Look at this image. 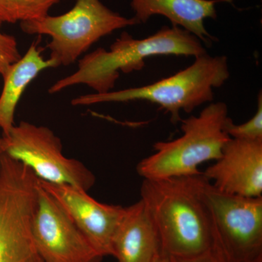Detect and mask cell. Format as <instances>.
I'll return each instance as SVG.
<instances>
[{"mask_svg":"<svg viewBox=\"0 0 262 262\" xmlns=\"http://www.w3.org/2000/svg\"><path fill=\"white\" fill-rule=\"evenodd\" d=\"M63 0H0V23L15 24L49 15L50 10Z\"/></svg>","mask_w":262,"mask_h":262,"instance_id":"9a60e30c","label":"cell"},{"mask_svg":"<svg viewBox=\"0 0 262 262\" xmlns=\"http://www.w3.org/2000/svg\"><path fill=\"white\" fill-rule=\"evenodd\" d=\"M250 262H262V256Z\"/></svg>","mask_w":262,"mask_h":262,"instance_id":"44dd1931","label":"cell"},{"mask_svg":"<svg viewBox=\"0 0 262 262\" xmlns=\"http://www.w3.org/2000/svg\"><path fill=\"white\" fill-rule=\"evenodd\" d=\"M32 235L44 262H96L102 258L39 179Z\"/></svg>","mask_w":262,"mask_h":262,"instance_id":"9c48e42d","label":"cell"},{"mask_svg":"<svg viewBox=\"0 0 262 262\" xmlns=\"http://www.w3.org/2000/svg\"><path fill=\"white\" fill-rule=\"evenodd\" d=\"M96 262H101V259L98 260V261H96Z\"/></svg>","mask_w":262,"mask_h":262,"instance_id":"7402d4cb","label":"cell"},{"mask_svg":"<svg viewBox=\"0 0 262 262\" xmlns=\"http://www.w3.org/2000/svg\"><path fill=\"white\" fill-rule=\"evenodd\" d=\"M38 179L23 164L0 158V262H44L32 235Z\"/></svg>","mask_w":262,"mask_h":262,"instance_id":"8992f818","label":"cell"},{"mask_svg":"<svg viewBox=\"0 0 262 262\" xmlns=\"http://www.w3.org/2000/svg\"><path fill=\"white\" fill-rule=\"evenodd\" d=\"M58 67L55 60L44 59L37 42H33L26 54L10 66L3 77L4 86L0 96V128L3 136L9 135L14 126L17 105L29 84L42 71Z\"/></svg>","mask_w":262,"mask_h":262,"instance_id":"5bb4252c","label":"cell"},{"mask_svg":"<svg viewBox=\"0 0 262 262\" xmlns=\"http://www.w3.org/2000/svg\"><path fill=\"white\" fill-rule=\"evenodd\" d=\"M228 108L211 103L198 116L182 120V136L154 144L155 153L141 160L136 171L144 179H166L201 174L199 166L218 160L230 139L225 132Z\"/></svg>","mask_w":262,"mask_h":262,"instance_id":"277c9868","label":"cell"},{"mask_svg":"<svg viewBox=\"0 0 262 262\" xmlns=\"http://www.w3.org/2000/svg\"><path fill=\"white\" fill-rule=\"evenodd\" d=\"M170 258L173 262H235L222 246L215 230L214 241L206 251L189 257Z\"/></svg>","mask_w":262,"mask_h":262,"instance_id":"ac0fdd59","label":"cell"},{"mask_svg":"<svg viewBox=\"0 0 262 262\" xmlns=\"http://www.w3.org/2000/svg\"><path fill=\"white\" fill-rule=\"evenodd\" d=\"M155 262H173V261H172L171 258L168 255L165 254V253L163 252Z\"/></svg>","mask_w":262,"mask_h":262,"instance_id":"d6986e66","label":"cell"},{"mask_svg":"<svg viewBox=\"0 0 262 262\" xmlns=\"http://www.w3.org/2000/svg\"><path fill=\"white\" fill-rule=\"evenodd\" d=\"M227 58L204 54L192 65L175 75L148 85L106 94L84 95L74 98L72 106H89L107 102L146 101L170 114L173 123L182 121L181 112L191 113L198 106L213 101V90L228 80Z\"/></svg>","mask_w":262,"mask_h":262,"instance_id":"3957f363","label":"cell"},{"mask_svg":"<svg viewBox=\"0 0 262 262\" xmlns=\"http://www.w3.org/2000/svg\"><path fill=\"white\" fill-rule=\"evenodd\" d=\"M139 24L110 10L101 0H76L73 8L64 14L48 15L20 23V29L30 35H48L50 58L59 66L77 61L101 38L115 31Z\"/></svg>","mask_w":262,"mask_h":262,"instance_id":"5b68a950","label":"cell"},{"mask_svg":"<svg viewBox=\"0 0 262 262\" xmlns=\"http://www.w3.org/2000/svg\"><path fill=\"white\" fill-rule=\"evenodd\" d=\"M163 253L159 235L143 202L125 208L112 242L118 262H155Z\"/></svg>","mask_w":262,"mask_h":262,"instance_id":"7c38bea8","label":"cell"},{"mask_svg":"<svg viewBox=\"0 0 262 262\" xmlns=\"http://www.w3.org/2000/svg\"><path fill=\"white\" fill-rule=\"evenodd\" d=\"M39 182L68 213L98 254L101 257L112 256L114 234L125 208L99 203L86 191L72 186Z\"/></svg>","mask_w":262,"mask_h":262,"instance_id":"30bf717a","label":"cell"},{"mask_svg":"<svg viewBox=\"0 0 262 262\" xmlns=\"http://www.w3.org/2000/svg\"><path fill=\"white\" fill-rule=\"evenodd\" d=\"M202 201L221 244L235 262L262 256V196L229 194L213 187L203 173L196 176Z\"/></svg>","mask_w":262,"mask_h":262,"instance_id":"52a82bcc","label":"cell"},{"mask_svg":"<svg viewBox=\"0 0 262 262\" xmlns=\"http://www.w3.org/2000/svg\"><path fill=\"white\" fill-rule=\"evenodd\" d=\"M5 152V144L4 140H3V137H0V158L2 155Z\"/></svg>","mask_w":262,"mask_h":262,"instance_id":"ffe728a7","label":"cell"},{"mask_svg":"<svg viewBox=\"0 0 262 262\" xmlns=\"http://www.w3.org/2000/svg\"><path fill=\"white\" fill-rule=\"evenodd\" d=\"M203 175L222 192L262 196V141L229 139Z\"/></svg>","mask_w":262,"mask_h":262,"instance_id":"8fae6325","label":"cell"},{"mask_svg":"<svg viewBox=\"0 0 262 262\" xmlns=\"http://www.w3.org/2000/svg\"><path fill=\"white\" fill-rule=\"evenodd\" d=\"M196 176L144 179L141 184L140 200L158 231L162 251L170 257L194 256L214 241V229L198 192Z\"/></svg>","mask_w":262,"mask_h":262,"instance_id":"6da1fadb","label":"cell"},{"mask_svg":"<svg viewBox=\"0 0 262 262\" xmlns=\"http://www.w3.org/2000/svg\"><path fill=\"white\" fill-rule=\"evenodd\" d=\"M224 0H132L130 6L139 24H145L152 15H160L172 25L186 29L201 42L211 46L216 39L207 31L206 18L217 17L215 5Z\"/></svg>","mask_w":262,"mask_h":262,"instance_id":"4fadbf2b","label":"cell"},{"mask_svg":"<svg viewBox=\"0 0 262 262\" xmlns=\"http://www.w3.org/2000/svg\"><path fill=\"white\" fill-rule=\"evenodd\" d=\"M0 23V75H5L9 67L21 58L18 42L13 35L1 31Z\"/></svg>","mask_w":262,"mask_h":262,"instance_id":"e0dca14e","label":"cell"},{"mask_svg":"<svg viewBox=\"0 0 262 262\" xmlns=\"http://www.w3.org/2000/svg\"><path fill=\"white\" fill-rule=\"evenodd\" d=\"M225 132L231 139L262 141V96L258 94L257 111L252 118L241 125H235L230 117L226 122Z\"/></svg>","mask_w":262,"mask_h":262,"instance_id":"2e32d148","label":"cell"},{"mask_svg":"<svg viewBox=\"0 0 262 262\" xmlns=\"http://www.w3.org/2000/svg\"><path fill=\"white\" fill-rule=\"evenodd\" d=\"M206 53L196 36L177 26L163 27L141 39H134L124 32L110 46V51L99 48L79 60L78 70L57 81L48 92L56 94L71 86L84 84L95 94H106L115 87L120 72L128 74L142 70L149 57L173 55L196 58Z\"/></svg>","mask_w":262,"mask_h":262,"instance_id":"7a4b0ae2","label":"cell"},{"mask_svg":"<svg viewBox=\"0 0 262 262\" xmlns=\"http://www.w3.org/2000/svg\"><path fill=\"white\" fill-rule=\"evenodd\" d=\"M3 136L5 153L27 167L39 180L88 191L96 177L83 163L63 154L61 140L47 127L21 121Z\"/></svg>","mask_w":262,"mask_h":262,"instance_id":"ba28073f","label":"cell"}]
</instances>
